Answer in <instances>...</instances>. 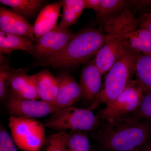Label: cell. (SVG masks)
Returning a JSON list of instances; mask_svg holds the SVG:
<instances>
[{
  "mask_svg": "<svg viewBox=\"0 0 151 151\" xmlns=\"http://www.w3.org/2000/svg\"><path fill=\"white\" fill-rule=\"evenodd\" d=\"M42 100L52 103L58 91V83L55 77L48 69H44L30 75Z\"/></svg>",
  "mask_w": 151,
  "mask_h": 151,
  "instance_id": "16",
  "label": "cell"
},
{
  "mask_svg": "<svg viewBox=\"0 0 151 151\" xmlns=\"http://www.w3.org/2000/svg\"><path fill=\"white\" fill-rule=\"evenodd\" d=\"M73 35L69 29H61L57 26L36 40L33 55L40 60L53 56L64 49Z\"/></svg>",
  "mask_w": 151,
  "mask_h": 151,
  "instance_id": "9",
  "label": "cell"
},
{
  "mask_svg": "<svg viewBox=\"0 0 151 151\" xmlns=\"http://www.w3.org/2000/svg\"><path fill=\"white\" fill-rule=\"evenodd\" d=\"M133 1L100 0V6L96 14V21L100 25L105 21L118 15L133 6Z\"/></svg>",
  "mask_w": 151,
  "mask_h": 151,
  "instance_id": "20",
  "label": "cell"
},
{
  "mask_svg": "<svg viewBox=\"0 0 151 151\" xmlns=\"http://www.w3.org/2000/svg\"><path fill=\"white\" fill-rule=\"evenodd\" d=\"M66 132H58L46 138L42 151H64L65 138Z\"/></svg>",
  "mask_w": 151,
  "mask_h": 151,
  "instance_id": "24",
  "label": "cell"
},
{
  "mask_svg": "<svg viewBox=\"0 0 151 151\" xmlns=\"http://www.w3.org/2000/svg\"><path fill=\"white\" fill-rule=\"evenodd\" d=\"M10 135L18 148L23 151H41L46 142L43 124L33 118L10 117Z\"/></svg>",
  "mask_w": 151,
  "mask_h": 151,
  "instance_id": "6",
  "label": "cell"
},
{
  "mask_svg": "<svg viewBox=\"0 0 151 151\" xmlns=\"http://www.w3.org/2000/svg\"><path fill=\"white\" fill-rule=\"evenodd\" d=\"M151 137V122L130 115L105 122L95 138L105 151H131L143 145Z\"/></svg>",
  "mask_w": 151,
  "mask_h": 151,
  "instance_id": "1",
  "label": "cell"
},
{
  "mask_svg": "<svg viewBox=\"0 0 151 151\" xmlns=\"http://www.w3.org/2000/svg\"><path fill=\"white\" fill-rule=\"evenodd\" d=\"M47 2L43 0H1L0 3L8 6L17 13L25 19L34 16Z\"/></svg>",
  "mask_w": 151,
  "mask_h": 151,
  "instance_id": "21",
  "label": "cell"
},
{
  "mask_svg": "<svg viewBox=\"0 0 151 151\" xmlns=\"http://www.w3.org/2000/svg\"><path fill=\"white\" fill-rule=\"evenodd\" d=\"M60 1L47 5L40 11L34 24L36 40L58 26V20L61 10Z\"/></svg>",
  "mask_w": 151,
  "mask_h": 151,
  "instance_id": "15",
  "label": "cell"
},
{
  "mask_svg": "<svg viewBox=\"0 0 151 151\" xmlns=\"http://www.w3.org/2000/svg\"><path fill=\"white\" fill-rule=\"evenodd\" d=\"M62 8L61 19L58 27L61 29H69L78 21L84 9V0L60 1Z\"/></svg>",
  "mask_w": 151,
  "mask_h": 151,
  "instance_id": "18",
  "label": "cell"
},
{
  "mask_svg": "<svg viewBox=\"0 0 151 151\" xmlns=\"http://www.w3.org/2000/svg\"><path fill=\"white\" fill-rule=\"evenodd\" d=\"M131 151H144L142 150H139V149H136V150H132Z\"/></svg>",
  "mask_w": 151,
  "mask_h": 151,
  "instance_id": "30",
  "label": "cell"
},
{
  "mask_svg": "<svg viewBox=\"0 0 151 151\" xmlns=\"http://www.w3.org/2000/svg\"><path fill=\"white\" fill-rule=\"evenodd\" d=\"M144 92L134 78L113 102L100 110L97 116L100 120L110 122L133 114L139 109Z\"/></svg>",
  "mask_w": 151,
  "mask_h": 151,
  "instance_id": "7",
  "label": "cell"
},
{
  "mask_svg": "<svg viewBox=\"0 0 151 151\" xmlns=\"http://www.w3.org/2000/svg\"><path fill=\"white\" fill-rule=\"evenodd\" d=\"M94 63V59L89 60L82 68L79 85L82 93V99L92 104L101 91L103 76Z\"/></svg>",
  "mask_w": 151,
  "mask_h": 151,
  "instance_id": "12",
  "label": "cell"
},
{
  "mask_svg": "<svg viewBox=\"0 0 151 151\" xmlns=\"http://www.w3.org/2000/svg\"><path fill=\"white\" fill-rule=\"evenodd\" d=\"M65 145L67 151H92V147L85 132L70 131L66 133Z\"/></svg>",
  "mask_w": 151,
  "mask_h": 151,
  "instance_id": "22",
  "label": "cell"
},
{
  "mask_svg": "<svg viewBox=\"0 0 151 151\" xmlns=\"http://www.w3.org/2000/svg\"><path fill=\"white\" fill-rule=\"evenodd\" d=\"M138 19L140 27L151 32V12L143 14Z\"/></svg>",
  "mask_w": 151,
  "mask_h": 151,
  "instance_id": "27",
  "label": "cell"
},
{
  "mask_svg": "<svg viewBox=\"0 0 151 151\" xmlns=\"http://www.w3.org/2000/svg\"><path fill=\"white\" fill-rule=\"evenodd\" d=\"M143 150L144 151H151V143L148 145Z\"/></svg>",
  "mask_w": 151,
  "mask_h": 151,
  "instance_id": "29",
  "label": "cell"
},
{
  "mask_svg": "<svg viewBox=\"0 0 151 151\" xmlns=\"http://www.w3.org/2000/svg\"><path fill=\"white\" fill-rule=\"evenodd\" d=\"M135 79L144 92H151V55L139 53L136 58Z\"/></svg>",
  "mask_w": 151,
  "mask_h": 151,
  "instance_id": "19",
  "label": "cell"
},
{
  "mask_svg": "<svg viewBox=\"0 0 151 151\" xmlns=\"http://www.w3.org/2000/svg\"><path fill=\"white\" fill-rule=\"evenodd\" d=\"M100 119L89 108H78L73 106L63 108L52 114L43 122L45 127L58 131L90 132L96 129Z\"/></svg>",
  "mask_w": 151,
  "mask_h": 151,
  "instance_id": "5",
  "label": "cell"
},
{
  "mask_svg": "<svg viewBox=\"0 0 151 151\" xmlns=\"http://www.w3.org/2000/svg\"><path fill=\"white\" fill-rule=\"evenodd\" d=\"M0 151H18L11 135L2 124L0 127Z\"/></svg>",
  "mask_w": 151,
  "mask_h": 151,
  "instance_id": "26",
  "label": "cell"
},
{
  "mask_svg": "<svg viewBox=\"0 0 151 151\" xmlns=\"http://www.w3.org/2000/svg\"><path fill=\"white\" fill-rule=\"evenodd\" d=\"M124 49L125 45L120 38L106 34L104 44L93 58L103 75L111 69L123 54Z\"/></svg>",
  "mask_w": 151,
  "mask_h": 151,
  "instance_id": "11",
  "label": "cell"
},
{
  "mask_svg": "<svg viewBox=\"0 0 151 151\" xmlns=\"http://www.w3.org/2000/svg\"><path fill=\"white\" fill-rule=\"evenodd\" d=\"M58 91L53 103L60 109L71 107L82 99L79 83L68 71H62L56 77Z\"/></svg>",
  "mask_w": 151,
  "mask_h": 151,
  "instance_id": "10",
  "label": "cell"
},
{
  "mask_svg": "<svg viewBox=\"0 0 151 151\" xmlns=\"http://www.w3.org/2000/svg\"><path fill=\"white\" fill-rule=\"evenodd\" d=\"M84 9H91L96 14L100 6V0H84Z\"/></svg>",
  "mask_w": 151,
  "mask_h": 151,
  "instance_id": "28",
  "label": "cell"
},
{
  "mask_svg": "<svg viewBox=\"0 0 151 151\" xmlns=\"http://www.w3.org/2000/svg\"><path fill=\"white\" fill-rule=\"evenodd\" d=\"M137 55L125 46L123 54L107 73L97 98L88 108L93 111L101 104H110L123 92L134 79Z\"/></svg>",
  "mask_w": 151,
  "mask_h": 151,
  "instance_id": "4",
  "label": "cell"
},
{
  "mask_svg": "<svg viewBox=\"0 0 151 151\" xmlns=\"http://www.w3.org/2000/svg\"><path fill=\"white\" fill-rule=\"evenodd\" d=\"M28 71L23 68L17 69L11 82L9 95L24 100L40 99Z\"/></svg>",
  "mask_w": 151,
  "mask_h": 151,
  "instance_id": "14",
  "label": "cell"
},
{
  "mask_svg": "<svg viewBox=\"0 0 151 151\" xmlns=\"http://www.w3.org/2000/svg\"><path fill=\"white\" fill-rule=\"evenodd\" d=\"M106 39L103 28H88L74 34L64 49L59 53L40 60L36 66L69 68L87 63L95 56Z\"/></svg>",
  "mask_w": 151,
  "mask_h": 151,
  "instance_id": "2",
  "label": "cell"
},
{
  "mask_svg": "<svg viewBox=\"0 0 151 151\" xmlns=\"http://www.w3.org/2000/svg\"><path fill=\"white\" fill-rule=\"evenodd\" d=\"M6 108L10 117L42 118L60 110L53 103L43 100H24L8 95Z\"/></svg>",
  "mask_w": 151,
  "mask_h": 151,
  "instance_id": "8",
  "label": "cell"
},
{
  "mask_svg": "<svg viewBox=\"0 0 151 151\" xmlns=\"http://www.w3.org/2000/svg\"><path fill=\"white\" fill-rule=\"evenodd\" d=\"M0 31L26 37L36 41L33 25L13 10L1 6L0 8Z\"/></svg>",
  "mask_w": 151,
  "mask_h": 151,
  "instance_id": "13",
  "label": "cell"
},
{
  "mask_svg": "<svg viewBox=\"0 0 151 151\" xmlns=\"http://www.w3.org/2000/svg\"><path fill=\"white\" fill-rule=\"evenodd\" d=\"M100 26L106 34L120 38L125 46L136 54L151 55V32L140 27L138 18L129 8Z\"/></svg>",
  "mask_w": 151,
  "mask_h": 151,
  "instance_id": "3",
  "label": "cell"
},
{
  "mask_svg": "<svg viewBox=\"0 0 151 151\" xmlns=\"http://www.w3.org/2000/svg\"><path fill=\"white\" fill-rule=\"evenodd\" d=\"M4 58L1 55L0 66V98L6 99L8 96L9 87L14 75L17 69L11 68L8 64L4 61Z\"/></svg>",
  "mask_w": 151,
  "mask_h": 151,
  "instance_id": "23",
  "label": "cell"
},
{
  "mask_svg": "<svg viewBox=\"0 0 151 151\" xmlns=\"http://www.w3.org/2000/svg\"><path fill=\"white\" fill-rule=\"evenodd\" d=\"M130 115L139 120L151 122V92H144L139 109Z\"/></svg>",
  "mask_w": 151,
  "mask_h": 151,
  "instance_id": "25",
  "label": "cell"
},
{
  "mask_svg": "<svg viewBox=\"0 0 151 151\" xmlns=\"http://www.w3.org/2000/svg\"><path fill=\"white\" fill-rule=\"evenodd\" d=\"M35 42L26 37L0 31L1 53L9 54L14 50H21L33 54Z\"/></svg>",
  "mask_w": 151,
  "mask_h": 151,
  "instance_id": "17",
  "label": "cell"
}]
</instances>
